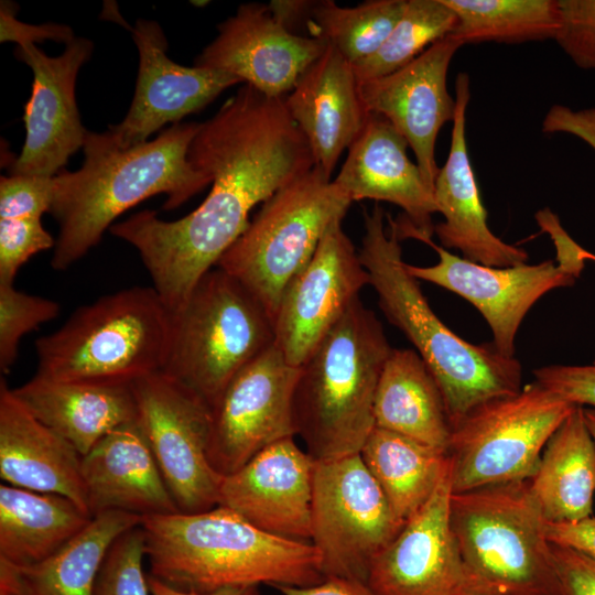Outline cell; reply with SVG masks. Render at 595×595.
<instances>
[{
    "mask_svg": "<svg viewBox=\"0 0 595 595\" xmlns=\"http://www.w3.org/2000/svg\"><path fill=\"white\" fill-rule=\"evenodd\" d=\"M12 391L36 419L82 455L138 416L131 385L66 382L35 375Z\"/></svg>",
    "mask_w": 595,
    "mask_h": 595,
    "instance_id": "cell-27",
    "label": "cell"
},
{
    "mask_svg": "<svg viewBox=\"0 0 595 595\" xmlns=\"http://www.w3.org/2000/svg\"><path fill=\"white\" fill-rule=\"evenodd\" d=\"M455 93L450 152L434 182L436 210L444 220L434 226V232L441 247L457 249L469 261L498 268L527 263L528 252L498 238L487 224L466 142V109L470 98L467 74L457 76Z\"/></svg>",
    "mask_w": 595,
    "mask_h": 595,
    "instance_id": "cell-23",
    "label": "cell"
},
{
    "mask_svg": "<svg viewBox=\"0 0 595 595\" xmlns=\"http://www.w3.org/2000/svg\"><path fill=\"white\" fill-rule=\"evenodd\" d=\"M141 528L149 575L178 589L311 586L324 580L312 543L264 532L223 506L145 517Z\"/></svg>",
    "mask_w": 595,
    "mask_h": 595,
    "instance_id": "cell-4",
    "label": "cell"
},
{
    "mask_svg": "<svg viewBox=\"0 0 595 595\" xmlns=\"http://www.w3.org/2000/svg\"><path fill=\"white\" fill-rule=\"evenodd\" d=\"M450 520L469 595H561L547 521L528 480L453 494Z\"/></svg>",
    "mask_w": 595,
    "mask_h": 595,
    "instance_id": "cell-7",
    "label": "cell"
},
{
    "mask_svg": "<svg viewBox=\"0 0 595 595\" xmlns=\"http://www.w3.org/2000/svg\"><path fill=\"white\" fill-rule=\"evenodd\" d=\"M141 524L119 536L109 549L99 571L95 595H149Z\"/></svg>",
    "mask_w": 595,
    "mask_h": 595,
    "instance_id": "cell-37",
    "label": "cell"
},
{
    "mask_svg": "<svg viewBox=\"0 0 595 595\" xmlns=\"http://www.w3.org/2000/svg\"><path fill=\"white\" fill-rule=\"evenodd\" d=\"M548 523L592 517L595 495V445L583 407L575 405L547 442L528 480Z\"/></svg>",
    "mask_w": 595,
    "mask_h": 595,
    "instance_id": "cell-30",
    "label": "cell"
},
{
    "mask_svg": "<svg viewBox=\"0 0 595 595\" xmlns=\"http://www.w3.org/2000/svg\"><path fill=\"white\" fill-rule=\"evenodd\" d=\"M459 595H469V594L463 593V594H459Z\"/></svg>",
    "mask_w": 595,
    "mask_h": 595,
    "instance_id": "cell-49",
    "label": "cell"
},
{
    "mask_svg": "<svg viewBox=\"0 0 595 595\" xmlns=\"http://www.w3.org/2000/svg\"><path fill=\"white\" fill-rule=\"evenodd\" d=\"M450 463L429 500L372 561L367 584L377 595H459L465 578L450 520Z\"/></svg>",
    "mask_w": 595,
    "mask_h": 595,
    "instance_id": "cell-20",
    "label": "cell"
},
{
    "mask_svg": "<svg viewBox=\"0 0 595 595\" xmlns=\"http://www.w3.org/2000/svg\"><path fill=\"white\" fill-rule=\"evenodd\" d=\"M547 537L551 543L580 551L595 560V518L565 523H547Z\"/></svg>",
    "mask_w": 595,
    "mask_h": 595,
    "instance_id": "cell-44",
    "label": "cell"
},
{
    "mask_svg": "<svg viewBox=\"0 0 595 595\" xmlns=\"http://www.w3.org/2000/svg\"><path fill=\"white\" fill-rule=\"evenodd\" d=\"M462 46L450 33L402 68L358 83L367 112L385 117L405 138L433 191L440 170L435 161L436 138L444 123L453 121L456 109L447 90V72Z\"/></svg>",
    "mask_w": 595,
    "mask_h": 595,
    "instance_id": "cell-18",
    "label": "cell"
},
{
    "mask_svg": "<svg viewBox=\"0 0 595 595\" xmlns=\"http://www.w3.org/2000/svg\"><path fill=\"white\" fill-rule=\"evenodd\" d=\"M314 466L294 437L278 441L221 477L218 506L270 534L311 541Z\"/></svg>",
    "mask_w": 595,
    "mask_h": 595,
    "instance_id": "cell-21",
    "label": "cell"
},
{
    "mask_svg": "<svg viewBox=\"0 0 595 595\" xmlns=\"http://www.w3.org/2000/svg\"><path fill=\"white\" fill-rule=\"evenodd\" d=\"M82 475L91 517L108 510L142 518L180 512L138 419L83 455Z\"/></svg>",
    "mask_w": 595,
    "mask_h": 595,
    "instance_id": "cell-25",
    "label": "cell"
},
{
    "mask_svg": "<svg viewBox=\"0 0 595 595\" xmlns=\"http://www.w3.org/2000/svg\"><path fill=\"white\" fill-rule=\"evenodd\" d=\"M574 407L533 381L475 408L452 429V493L529 480L547 442Z\"/></svg>",
    "mask_w": 595,
    "mask_h": 595,
    "instance_id": "cell-10",
    "label": "cell"
},
{
    "mask_svg": "<svg viewBox=\"0 0 595 595\" xmlns=\"http://www.w3.org/2000/svg\"><path fill=\"white\" fill-rule=\"evenodd\" d=\"M300 367L273 344L240 370L212 408L208 459L232 474L269 445L296 435L293 399Z\"/></svg>",
    "mask_w": 595,
    "mask_h": 595,
    "instance_id": "cell-13",
    "label": "cell"
},
{
    "mask_svg": "<svg viewBox=\"0 0 595 595\" xmlns=\"http://www.w3.org/2000/svg\"><path fill=\"white\" fill-rule=\"evenodd\" d=\"M217 30L195 66L226 72L269 97H285L327 47L290 32L263 3L240 4Z\"/></svg>",
    "mask_w": 595,
    "mask_h": 595,
    "instance_id": "cell-19",
    "label": "cell"
},
{
    "mask_svg": "<svg viewBox=\"0 0 595 595\" xmlns=\"http://www.w3.org/2000/svg\"><path fill=\"white\" fill-rule=\"evenodd\" d=\"M418 240L437 253V263L419 267L407 263L418 281L452 291L470 302L483 315L493 334L491 344L505 357H513L515 338L532 305L553 289L574 284L584 267L559 259L538 264L488 267L451 253L431 237Z\"/></svg>",
    "mask_w": 595,
    "mask_h": 595,
    "instance_id": "cell-14",
    "label": "cell"
},
{
    "mask_svg": "<svg viewBox=\"0 0 595 595\" xmlns=\"http://www.w3.org/2000/svg\"><path fill=\"white\" fill-rule=\"evenodd\" d=\"M351 203L314 166L261 204L216 267L237 279L274 323L285 289L310 262L329 225L343 219Z\"/></svg>",
    "mask_w": 595,
    "mask_h": 595,
    "instance_id": "cell-9",
    "label": "cell"
},
{
    "mask_svg": "<svg viewBox=\"0 0 595 595\" xmlns=\"http://www.w3.org/2000/svg\"><path fill=\"white\" fill-rule=\"evenodd\" d=\"M583 257H584L585 260L595 261V255H593V253H591V252H588L586 250H583Z\"/></svg>",
    "mask_w": 595,
    "mask_h": 595,
    "instance_id": "cell-48",
    "label": "cell"
},
{
    "mask_svg": "<svg viewBox=\"0 0 595 595\" xmlns=\"http://www.w3.org/2000/svg\"><path fill=\"white\" fill-rule=\"evenodd\" d=\"M333 221L306 267L285 289L274 318V344L300 367L344 315L369 274L342 225Z\"/></svg>",
    "mask_w": 595,
    "mask_h": 595,
    "instance_id": "cell-15",
    "label": "cell"
},
{
    "mask_svg": "<svg viewBox=\"0 0 595 595\" xmlns=\"http://www.w3.org/2000/svg\"><path fill=\"white\" fill-rule=\"evenodd\" d=\"M171 312L153 286H132L78 307L35 342V375L56 381L131 385L163 369Z\"/></svg>",
    "mask_w": 595,
    "mask_h": 595,
    "instance_id": "cell-6",
    "label": "cell"
},
{
    "mask_svg": "<svg viewBox=\"0 0 595 595\" xmlns=\"http://www.w3.org/2000/svg\"><path fill=\"white\" fill-rule=\"evenodd\" d=\"M359 257L390 324L400 329L433 374L455 426L483 403L521 390V365L494 345L472 344L433 312L407 270L396 221L376 204L364 210Z\"/></svg>",
    "mask_w": 595,
    "mask_h": 595,
    "instance_id": "cell-3",
    "label": "cell"
},
{
    "mask_svg": "<svg viewBox=\"0 0 595 595\" xmlns=\"http://www.w3.org/2000/svg\"><path fill=\"white\" fill-rule=\"evenodd\" d=\"M142 517L108 510L50 558L17 566L0 560V595H95L105 558L116 539L141 524Z\"/></svg>",
    "mask_w": 595,
    "mask_h": 595,
    "instance_id": "cell-28",
    "label": "cell"
},
{
    "mask_svg": "<svg viewBox=\"0 0 595 595\" xmlns=\"http://www.w3.org/2000/svg\"><path fill=\"white\" fill-rule=\"evenodd\" d=\"M551 544L561 595H595V560L572 548Z\"/></svg>",
    "mask_w": 595,
    "mask_h": 595,
    "instance_id": "cell-42",
    "label": "cell"
},
{
    "mask_svg": "<svg viewBox=\"0 0 595 595\" xmlns=\"http://www.w3.org/2000/svg\"><path fill=\"white\" fill-rule=\"evenodd\" d=\"M14 4L1 1V42L15 41L32 42L51 39L54 41L69 42L75 37L71 28L60 24H44L40 26L23 24L15 20Z\"/></svg>",
    "mask_w": 595,
    "mask_h": 595,
    "instance_id": "cell-43",
    "label": "cell"
},
{
    "mask_svg": "<svg viewBox=\"0 0 595 595\" xmlns=\"http://www.w3.org/2000/svg\"><path fill=\"white\" fill-rule=\"evenodd\" d=\"M61 305L51 299L28 294L14 283H0V370L7 375L17 357L21 338L55 318Z\"/></svg>",
    "mask_w": 595,
    "mask_h": 595,
    "instance_id": "cell-36",
    "label": "cell"
},
{
    "mask_svg": "<svg viewBox=\"0 0 595 595\" xmlns=\"http://www.w3.org/2000/svg\"><path fill=\"white\" fill-rule=\"evenodd\" d=\"M456 15L451 33L464 44L554 40L559 0H443Z\"/></svg>",
    "mask_w": 595,
    "mask_h": 595,
    "instance_id": "cell-34",
    "label": "cell"
},
{
    "mask_svg": "<svg viewBox=\"0 0 595 595\" xmlns=\"http://www.w3.org/2000/svg\"><path fill=\"white\" fill-rule=\"evenodd\" d=\"M375 426L447 453L452 425L441 389L426 364L411 348H392L374 402Z\"/></svg>",
    "mask_w": 595,
    "mask_h": 595,
    "instance_id": "cell-29",
    "label": "cell"
},
{
    "mask_svg": "<svg viewBox=\"0 0 595 595\" xmlns=\"http://www.w3.org/2000/svg\"><path fill=\"white\" fill-rule=\"evenodd\" d=\"M407 0H370L339 7L333 0L304 1L295 31L324 41L351 65L374 54L401 18Z\"/></svg>",
    "mask_w": 595,
    "mask_h": 595,
    "instance_id": "cell-33",
    "label": "cell"
},
{
    "mask_svg": "<svg viewBox=\"0 0 595 595\" xmlns=\"http://www.w3.org/2000/svg\"><path fill=\"white\" fill-rule=\"evenodd\" d=\"M187 158L212 178L196 209L172 221L144 209L108 230L138 250L172 313L244 234L252 208L314 167L284 97H269L247 84L201 123Z\"/></svg>",
    "mask_w": 595,
    "mask_h": 595,
    "instance_id": "cell-1",
    "label": "cell"
},
{
    "mask_svg": "<svg viewBox=\"0 0 595 595\" xmlns=\"http://www.w3.org/2000/svg\"><path fill=\"white\" fill-rule=\"evenodd\" d=\"M405 138L382 116L368 112L348 148L334 183L354 201L372 199L399 206L404 218L396 221L400 239L432 237L437 213L434 191L407 153Z\"/></svg>",
    "mask_w": 595,
    "mask_h": 595,
    "instance_id": "cell-22",
    "label": "cell"
},
{
    "mask_svg": "<svg viewBox=\"0 0 595 595\" xmlns=\"http://www.w3.org/2000/svg\"><path fill=\"white\" fill-rule=\"evenodd\" d=\"M54 176L18 175L0 177V218H42L50 213Z\"/></svg>",
    "mask_w": 595,
    "mask_h": 595,
    "instance_id": "cell-40",
    "label": "cell"
},
{
    "mask_svg": "<svg viewBox=\"0 0 595 595\" xmlns=\"http://www.w3.org/2000/svg\"><path fill=\"white\" fill-rule=\"evenodd\" d=\"M284 104L309 143L314 166L332 178L339 156L351 145L368 115L353 65L327 44L284 97Z\"/></svg>",
    "mask_w": 595,
    "mask_h": 595,
    "instance_id": "cell-24",
    "label": "cell"
},
{
    "mask_svg": "<svg viewBox=\"0 0 595 595\" xmlns=\"http://www.w3.org/2000/svg\"><path fill=\"white\" fill-rule=\"evenodd\" d=\"M583 412H584V418H585L587 429L592 435V439L595 445V409L583 407Z\"/></svg>",
    "mask_w": 595,
    "mask_h": 595,
    "instance_id": "cell-47",
    "label": "cell"
},
{
    "mask_svg": "<svg viewBox=\"0 0 595 595\" xmlns=\"http://www.w3.org/2000/svg\"><path fill=\"white\" fill-rule=\"evenodd\" d=\"M404 523L359 453L315 461L311 543L318 552L324 578L367 583L372 561Z\"/></svg>",
    "mask_w": 595,
    "mask_h": 595,
    "instance_id": "cell-11",
    "label": "cell"
},
{
    "mask_svg": "<svg viewBox=\"0 0 595 595\" xmlns=\"http://www.w3.org/2000/svg\"><path fill=\"white\" fill-rule=\"evenodd\" d=\"M537 382L571 404L595 409V363L552 365L533 370Z\"/></svg>",
    "mask_w": 595,
    "mask_h": 595,
    "instance_id": "cell-41",
    "label": "cell"
},
{
    "mask_svg": "<svg viewBox=\"0 0 595 595\" xmlns=\"http://www.w3.org/2000/svg\"><path fill=\"white\" fill-rule=\"evenodd\" d=\"M391 350L358 296L300 366L294 424L314 461L360 453L375 428L376 390Z\"/></svg>",
    "mask_w": 595,
    "mask_h": 595,
    "instance_id": "cell-5",
    "label": "cell"
},
{
    "mask_svg": "<svg viewBox=\"0 0 595 595\" xmlns=\"http://www.w3.org/2000/svg\"><path fill=\"white\" fill-rule=\"evenodd\" d=\"M274 344V323L262 304L232 275L215 267L171 313L161 371L210 409L231 379Z\"/></svg>",
    "mask_w": 595,
    "mask_h": 595,
    "instance_id": "cell-8",
    "label": "cell"
},
{
    "mask_svg": "<svg viewBox=\"0 0 595 595\" xmlns=\"http://www.w3.org/2000/svg\"><path fill=\"white\" fill-rule=\"evenodd\" d=\"M554 41L582 69H595V0H559Z\"/></svg>",
    "mask_w": 595,
    "mask_h": 595,
    "instance_id": "cell-39",
    "label": "cell"
},
{
    "mask_svg": "<svg viewBox=\"0 0 595 595\" xmlns=\"http://www.w3.org/2000/svg\"><path fill=\"white\" fill-rule=\"evenodd\" d=\"M201 128L175 123L155 139L121 149L107 133L87 131L80 169L54 176L50 214L60 226L51 259L64 271L98 245L115 219L158 194H165V210L184 204L212 183L210 176L188 161V148Z\"/></svg>",
    "mask_w": 595,
    "mask_h": 595,
    "instance_id": "cell-2",
    "label": "cell"
},
{
    "mask_svg": "<svg viewBox=\"0 0 595 595\" xmlns=\"http://www.w3.org/2000/svg\"><path fill=\"white\" fill-rule=\"evenodd\" d=\"M54 247L41 218H0V283H14L22 264Z\"/></svg>",
    "mask_w": 595,
    "mask_h": 595,
    "instance_id": "cell-38",
    "label": "cell"
},
{
    "mask_svg": "<svg viewBox=\"0 0 595 595\" xmlns=\"http://www.w3.org/2000/svg\"><path fill=\"white\" fill-rule=\"evenodd\" d=\"M83 455L36 419L0 379V476L11 486L57 494L89 513ZM90 515V513H89Z\"/></svg>",
    "mask_w": 595,
    "mask_h": 595,
    "instance_id": "cell-26",
    "label": "cell"
},
{
    "mask_svg": "<svg viewBox=\"0 0 595 595\" xmlns=\"http://www.w3.org/2000/svg\"><path fill=\"white\" fill-rule=\"evenodd\" d=\"M282 595H377L366 582L331 576L311 586H274Z\"/></svg>",
    "mask_w": 595,
    "mask_h": 595,
    "instance_id": "cell-45",
    "label": "cell"
},
{
    "mask_svg": "<svg viewBox=\"0 0 595 595\" xmlns=\"http://www.w3.org/2000/svg\"><path fill=\"white\" fill-rule=\"evenodd\" d=\"M359 454L403 522L429 500L448 466L446 452L376 426Z\"/></svg>",
    "mask_w": 595,
    "mask_h": 595,
    "instance_id": "cell-32",
    "label": "cell"
},
{
    "mask_svg": "<svg viewBox=\"0 0 595 595\" xmlns=\"http://www.w3.org/2000/svg\"><path fill=\"white\" fill-rule=\"evenodd\" d=\"M456 15L443 0H407L403 13L381 46L353 65L358 83L389 75L453 32Z\"/></svg>",
    "mask_w": 595,
    "mask_h": 595,
    "instance_id": "cell-35",
    "label": "cell"
},
{
    "mask_svg": "<svg viewBox=\"0 0 595 595\" xmlns=\"http://www.w3.org/2000/svg\"><path fill=\"white\" fill-rule=\"evenodd\" d=\"M71 499L8 484L0 486V560L39 563L65 545L91 520Z\"/></svg>",
    "mask_w": 595,
    "mask_h": 595,
    "instance_id": "cell-31",
    "label": "cell"
},
{
    "mask_svg": "<svg viewBox=\"0 0 595 595\" xmlns=\"http://www.w3.org/2000/svg\"><path fill=\"white\" fill-rule=\"evenodd\" d=\"M138 422L183 513L218 506L220 476L208 459L212 409L186 386L156 371L131 383Z\"/></svg>",
    "mask_w": 595,
    "mask_h": 595,
    "instance_id": "cell-12",
    "label": "cell"
},
{
    "mask_svg": "<svg viewBox=\"0 0 595 595\" xmlns=\"http://www.w3.org/2000/svg\"><path fill=\"white\" fill-rule=\"evenodd\" d=\"M148 583L151 595H258L257 586L226 587L213 592L201 593L175 588L150 575H148Z\"/></svg>",
    "mask_w": 595,
    "mask_h": 595,
    "instance_id": "cell-46",
    "label": "cell"
},
{
    "mask_svg": "<svg viewBox=\"0 0 595 595\" xmlns=\"http://www.w3.org/2000/svg\"><path fill=\"white\" fill-rule=\"evenodd\" d=\"M131 32L139 53L134 96L123 120L107 130L121 149L147 142L166 123H178L225 89L242 84L226 72L183 66L170 60L166 36L156 21L139 19Z\"/></svg>",
    "mask_w": 595,
    "mask_h": 595,
    "instance_id": "cell-17",
    "label": "cell"
},
{
    "mask_svg": "<svg viewBox=\"0 0 595 595\" xmlns=\"http://www.w3.org/2000/svg\"><path fill=\"white\" fill-rule=\"evenodd\" d=\"M93 51V41L76 36L58 56H47L32 42L18 44L14 55L33 71V84L23 115L26 136L11 174L53 177L83 148L88 130L80 121L75 87Z\"/></svg>",
    "mask_w": 595,
    "mask_h": 595,
    "instance_id": "cell-16",
    "label": "cell"
}]
</instances>
